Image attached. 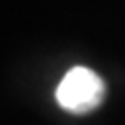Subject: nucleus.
<instances>
[{
	"mask_svg": "<svg viewBox=\"0 0 125 125\" xmlns=\"http://www.w3.org/2000/svg\"><path fill=\"white\" fill-rule=\"evenodd\" d=\"M104 98V83L92 69L73 67L56 88V102L69 113H88Z\"/></svg>",
	"mask_w": 125,
	"mask_h": 125,
	"instance_id": "nucleus-1",
	"label": "nucleus"
}]
</instances>
